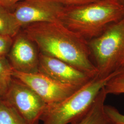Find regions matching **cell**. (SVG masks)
I'll use <instances>...</instances> for the list:
<instances>
[{
	"instance_id": "cell-1",
	"label": "cell",
	"mask_w": 124,
	"mask_h": 124,
	"mask_svg": "<svg viewBox=\"0 0 124 124\" xmlns=\"http://www.w3.org/2000/svg\"><path fill=\"white\" fill-rule=\"evenodd\" d=\"M40 53L70 64L93 77L98 71L91 60L88 40L61 23H38L22 28Z\"/></svg>"
},
{
	"instance_id": "cell-2",
	"label": "cell",
	"mask_w": 124,
	"mask_h": 124,
	"mask_svg": "<svg viewBox=\"0 0 124 124\" xmlns=\"http://www.w3.org/2000/svg\"><path fill=\"white\" fill-rule=\"evenodd\" d=\"M123 17L124 4L120 0H100L88 4L65 7L62 23L89 40Z\"/></svg>"
},
{
	"instance_id": "cell-3",
	"label": "cell",
	"mask_w": 124,
	"mask_h": 124,
	"mask_svg": "<svg viewBox=\"0 0 124 124\" xmlns=\"http://www.w3.org/2000/svg\"><path fill=\"white\" fill-rule=\"evenodd\" d=\"M119 71L105 77L98 75L60 102L47 105L41 118L43 124H69L91 107L101 90Z\"/></svg>"
},
{
	"instance_id": "cell-4",
	"label": "cell",
	"mask_w": 124,
	"mask_h": 124,
	"mask_svg": "<svg viewBox=\"0 0 124 124\" xmlns=\"http://www.w3.org/2000/svg\"><path fill=\"white\" fill-rule=\"evenodd\" d=\"M88 42L98 76L118 71L124 58V17Z\"/></svg>"
},
{
	"instance_id": "cell-5",
	"label": "cell",
	"mask_w": 124,
	"mask_h": 124,
	"mask_svg": "<svg viewBox=\"0 0 124 124\" xmlns=\"http://www.w3.org/2000/svg\"><path fill=\"white\" fill-rule=\"evenodd\" d=\"M2 99L12 107L28 124H39L47 106L32 89L15 78Z\"/></svg>"
},
{
	"instance_id": "cell-6",
	"label": "cell",
	"mask_w": 124,
	"mask_h": 124,
	"mask_svg": "<svg viewBox=\"0 0 124 124\" xmlns=\"http://www.w3.org/2000/svg\"><path fill=\"white\" fill-rule=\"evenodd\" d=\"M65 7L54 0H23L13 13L22 27L38 23H62Z\"/></svg>"
},
{
	"instance_id": "cell-7",
	"label": "cell",
	"mask_w": 124,
	"mask_h": 124,
	"mask_svg": "<svg viewBox=\"0 0 124 124\" xmlns=\"http://www.w3.org/2000/svg\"><path fill=\"white\" fill-rule=\"evenodd\" d=\"M13 77L32 89L47 105L61 101L81 87L62 83L39 72L25 74L13 70Z\"/></svg>"
},
{
	"instance_id": "cell-8",
	"label": "cell",
	"mask_w": 124,
	"mask_h": 124,
	"mask_svg": "<svg viewBox=\"0 0 124 124\" xmlns=\"http://www.w3.org/2000/svg\"><path fill=\"white\" fill-rule=\"evenodd\" d=\"M40 53L35 43L21 30L13 38L7 58L14 71L33 74L39 72Z\"/></svg>"
},
{
	"instance_id": "cell-9",
	"label": "cell",
	"mask_w": 124,
	"mask_h": 124,
	"mask_svg": "<svg viewBox=\"0 0 124 124\" xmlns=\"http://www.w3.org/2000/svg\"><path fill=\"white\" fill-rule=\"evenodd\" d=\"M39 72L58 82L81 87L93 77L57 58L40 53Z\"/></svg>"
},
{
	"instance_id": "cell-10",
	"label": "cell",
	"mask_w": 124,
	"mask_h": 124,
	"mask_svg": "<svg viewBox=\"0 0 124 124\" xmlns=\"http://www.w3.org/2000/svg\"><path fill=\"white\" fill-rule=\"evenodd\" d=\"M107 95L104 87L88 109L69 124H113L105 111Z\"/></svg>"
},
{
	"instance_id": "cell-11",
	"label": "cell",
	"mask_w": 124,
	"mask_h": 124,
	"mask_svg": "<svg viewBox=\"0 0 124 124\" xmlns=\"http://www.w3.org/2000/svg\"><path fill=\"white\" fill-rule=\"evenodd\" d=\"M21 30L13 12L0 6V35L13 38Z\"/></svg>"
},
{
	"instance_id": "cell-12",
	"label": "cell",
	"mask_w": 124,
	"mask_h": 124,
	"mask_svg": "<svg viewBox=\"0 0 124 124\" xmlns=\"http://www.w3.org/2000/svg\"><path fill=\"white\" fill-rule=\"evenodd\" d=\"M13 69L7 57L0 56V97L4 98L13 79Z\"/></svg>"
},
{
	"instance_id": "cell-13",
	"label": "cell",
	"mask_w": 124,
	"mask_h": 124,
	"mask_svg": "<svg viewBox=\"0 0 124 124\" xmlns=\"http://www.w3.org/2000/svg\"><path fill=\"white\" fill-rule=\"evenodd\" d=\"M0 124H28L12 107L3 99L0 101Z\"/></svg>"
},
{
	"instance_id": "cell-14",
	"label": "cell",
	"mask_w": 124,
	"mask_h": 124,
	"mask_svg": "<svg viewBox=\"0 0 124 124\" xmlns=\"http://www.w3.org/2000/svg\"><path fill=\"white\" fill-rule=\"evenodd\" d=\"M107 94H124V71H120L105 86Z\"/></svg>"
},
{
	"instance_id": "cell-15",
	"label": "cell",
	"mask_w": 124,
	"mask_h": 124,
	"mask_svg": "<svg viewBox=\"0 0 124 124\" xmlns=\"http://www.w3.org/2000/svg\"><path fill=\"white\" fill-rule=\"evenodd\" d=\"M104 108L107 115L113 124H124V115L115 107L105 105Z\"/></svg>"
},
{
	"instance_id": "cell-16",
	"label": "cell",
	"mask_w": 124,
	"mask_h": 124,
	"mask_svg": "<svg viewBox=\"0 0 124 124\" xmlns=\"http://www.w3.org/2000/svg\"><path fill=\"white\" fill-rule=\"evenodd\" d=\"M13 38L0 35V56L7 57L13 42Z\"/></svg>"
},
{
	"instance_id": "cell-17",
	"label": "cell",
	"mask_w": 124,
	"mask_h": 124,
	"mask_svg": "<svg viewBox=\"0 0 124 124\" xmlns=\"http://www.w3.org/2000/svg\"><path fill=\"white\" fill-rule=\"evenodd\" d=\"M65 7L78 6L88 4L100 0H54Z\"/></svg>"
},
{
	"instance_id": "cell-18",
	"label": "cell",
	"mask_w": 124,
	"mask_h": 124,
	"mask_svg": "<svg viewBox=\"0 0 124 124\" xmlns=\"http://www.w3.org/2000/svg\"><path fill=\"white\" fill-rule=\"evenodd\" d=\"M22 0H0V6L13 12L16 4Z\"/></svg>"
},
{
	"instance_id": "cell-19",
	"label": "cell",
	"mask_w": 124,
	"mask_h": 124,
	"mask_svg": "<svg viewBox=\"0 0 124 124\" xmlns=\"http://www.w3.org/2000/svg\"><path fill=\"white\" fill-rule=\"evenodd\" d=\"M118 70L120 71H124V58L122 61V62H121L120 66V68Z\"/></svg>"
},
{
	"instance_id": "cell-20",
	"label": "cell",
	"mask_w": 124,
	"mask_h": 124,
	"mask_svg": "<svg viewBox=\"0 0 124 124\" xmlns=\"http://www.w3.org/2000/svg\"><path fill=\"white\" fill-rule=\"evenodd\" d=\"M120 1L122 3H123V1H124V0H120ZM123 4H124V3H123Z\"/></svg>"
},
{
	"instance_id": "cell-21",
	"label": "cell",
	"mask_w": 124,
	"mask_h": 124,
	"mask_svg": "<svg viewBox=\"0 0 124 124\" xmlns=\"http://www.w3.org/2000/svg\"><path fill=\"white\" fill-rule=\"evenodd\" d=\"M1 99H2V98H0V101L1 100Z\"/></svg>"
}]
</instances>
